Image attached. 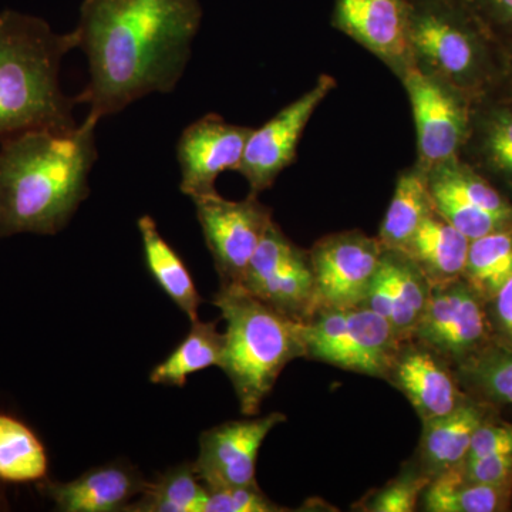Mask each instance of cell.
I'll return each instance as SVG.
<instances>
[{
    "label": "cell",
    "instance_id": "cell-2",
    "mask_svg": "<svg viewBox=\"0 0 512 512\" xmlns=\"http://www.w3.org/2000/svg\"><path fill=\"white\" fill-rule=\"evenodd\" d=\"M97 124L86 117L73 127L35 128L0 140V239L66 228L90 194Z\"/></svg>",
    "mask_w": 512,
    "mask_h": 512
},
{
    "label": "cell",
    "instance_id": "cell-14",
    "mask_svg": "<svg viewBox=\"0 0 512 512\" xmlns=\"http://www.w3.org/2000/svg\"><path fill=\"white\" fill-rule=\"evenodd\" d=\"M330 25L402 82L414 67L407 0H333Z\"/></svg>",
    "mask_w": 512,
    "mask_h": 512
},
{
    "label": "cell",
    "instance_id": "cell-20",
    "mask_svg": "<svg viewBox=\"0 0 512 512\" xmlns=\"http://www.w3.org/2000/svg\"><path fill=\"white\" fill-rule=\"evenodd\" d=\"M40 494L62 512H124L146 490L148 481L133 467L113 463L93 468L67 483L42 481Z\"/></svg>",
    "mask_w": 512,
    "mask_h": 512
},
{
    "label": "cell",
    "instance_id": "cell-21",
    "mask_svg": "<svg viewBox=\"0 0 512 512\" xmlns=\"http://www.w3.org/2000/svg\"><path fill=\"white\" fill-rule=\"evenodd\" d=\"M497 407L470 397L454 412L423 421L416 466L433 480L466 460L474 433Z\"/></svg>",
    "mask_w": 512,
    "mask_h": 512
},
{
    "label": "cell",
    "instance_id": "cell-27",
    "mask_svg": "<svg viewBox=\"0 0 512 512\" xmlns=\"http://www.w3.org/2000/svg\"><path fill=\"white\" fill-rule=\"evenodd\" d=\"M224 352V333L215 322H192L183 342L158 363L150 373V382L184 387L188 377L208 367H220Z\"/></svg>",
    "mask_w": 512,
    "mask_h": 512
},
{
    "label": "cell",
    "instance_id": "cell-10",
    "mask_svg": "<svg viewBox=\"0 0 512 512\" xmlns=\"http://www.w3.org/2000/svg\"><path fill=\"white\" fill-rule=\"evenodd\" d=\"M191 201L220 286L237 288L266 229L274 221V212L252 194L245 200L231 201L217 191Z\"/></svg>",
    "mask_w": 512,
    "mask_h": 512
},
{
    "label": "cell",
    "instance_id": "cell-23",
    "mask_svg": "<svg viewBox=\"0 0 512 512\" xmlns=\"http://www.w3.org/2000/svg\"><path fill=\"white\" fill-rule=\"evenodd\" d=\"M143 244L144 261L161 291L177 305V308L190 319L198 320L202 301L190 269L167 239L161 235L157 222L150 215H143L137 221Z\"/></svg>",
    "mask_w": 512,
    "mask_h": 512
},
{
    "label": "cell",
    "instance_id": "cell-17",
    "mask_svg": "<svg viewBox=\"0 0 512 512\" xmlns=\"http://www.w3.org/2000/svg\"><path fill=\"white\" fill-rule=\"evenodd\" d=\"M384 380L406 396L421 423L454 412L471 397L456 370L413 339L400 343Z\"/></svg>",
    "mask_w": 512,
    "mask_h": 512
},
{
    "label": "cell",
    "instance_id": "cell-16",
    "mask_svg": "<svg viewBox=\"0 0 512 512\" xmlns=\"http://www.w3.org/2000/svg\"><path fill=\"white\" fill-rule=\"evenodd\" d=\"M252 127L228 123L217 113H208L184 128L177 144L180 191L194 198L217 192L215 183L225 171H235Z\"/></svg>",
    "mask_w": 512,
    "mask_h": 512
},
{
    "label": "cell",
    "instance_id": "cell-35",
    "mask_svg": "<svg viewBox=\"0 0 512 512\" xmlns=\"http://www.w3.org/2000/svg\"><path fill=\"white\" fill-rule=\"evenodd\" d=\"M457 468L473 483L512 487V453L464 460Z\"/></svg>",
    "mask_w": 512,
    "mask_h": 512
},
{
    "label": "cell",
    "instance_id": "cell-24",
    "mask_svg": "<svg viewBox=\"0 0 512 512\" xmlns=\"http://www.w3.org/2000/svg\"><path fill=\"white\" fill-rule=\"evenodd\" d=\"M433 211L427 170L414 163L397 177L377 238L384 248L402 251Z\"/></svg>",
    "mask_w": 512,
    "mask_h": 512
},
{
    "label": "cell",
    "instance_id": "cell-33",
    "mask_svg": "<svg viewBox=\"0 0 512 512\" xmlns=\"http://www.w3.org/2000/svg\"><path fill=\"white\" fill-rule=\"evenodd\" d=\"M507 453H512V423L495 412L478 426L466 460Z\"/></svg>",
    "mask_w": 512,
    "mask_h": 512
},
{
    "label": "cell",
    "instance_id": "cell-32",
    "mask_svg": "<svg viewBox=\"0 0 512 512\" xmlns=\"http://www.w3.org/2000/svg\"><path fill=\"white\" fill-rule=\"evenodd\" d=\"M288 508L266 497L259 485L208 490L205 512H282Z\"/></svg>",
    "mask_w": 512,
    "mask_h": 512
},
{
    "label": "cell",
    "instance_id": "cell-8",
    "mask_svg": "<svg viewBox=\"0 0 512 512\" xmlns=\"http://www.w3.org/2000/svg\"><path fill=\"white\" fill-rule=\"evenodd\" d=\"M237 288L295 322H308L315 315L309 249L298 247L275 221L266 229Z\"/></svg>",
    "mask_w": 512,
    "mask_h": 512
},
{
    "label": "cell",
    "instance_id": "cell-37",
    "mask_svg": "<svg viewBox=\"0 0 512 512\" xmlns=\"http://www.w3.org/2000/svg\"><path fill=\"white\" fill-rule=\"evenodd\" d=\"M491 94H498V96L507 97V99L512 100V46L507 50V67H505L503 82Z\"/></svg>",
    "mask_w": 512,
    "mask_h": 512
},
{
    "label": "cell",
    "instance_id": "cell-29",
    "mask_svg": "<svg viewBox=\"0 0 512 512\" xmlns=\"http://www.w3.org/2000/svg\"><path fill=\"white\" fill-rule=\"evenodd\" d=\"M464 281L485 302L512 278V227L471 239Z\"/></svg>",
    "mask_w": 512,
    "mask_h": 512
},
{
    "label": "cell",
    "instance_id": "cell-11",
    "mask_svg": "<svg viewBox=\"0 0 512 512\" xmlns=\"http://www.w3.org/2000/svg\"><path fill=\"white\" fill-rule=\"evenodd\" d=\"M383 251L379 238L369 237L359 229L335 232L316 241L309 249L315 279V313L362 305Z\"/></svg>",
    "mask_w": 512,
    "mask_h": 512
},
{
    "label": "cell",
    "instance_id": "cell-18",
    "mask_svg": "<svg viewBox=\"0 0 512 512\" xmlns=\"http://www.w3.org/2000/svg\"><path fill=\"white\" fill-rule=\"evenodd\" d=\"M431 292L430 282L403 251L384 248L379 269L360 306L389 320L397 338L412 339Z\"/></svg>",
    "mask_w": 512,
    "mask_h": 512
},
{
    "label": "cell",
    "instance_id": "cell-5",
    "mask_svg": "<svg viewBox=\"0 0 512 512\" xmlns=\"http://www.w3.org/2000/svg\"><path fill=\"white\" fill-rule=\"evenodd\" d=\"M413 62L474 99L494 93L507 67L504 49L463 0H407Z\"/></svg>",
    "mask_w": 512,
    "mask_h": 512
},
{
    "label": "cell",
    "instance_id": "cell-12",
    "mask_svg": "<svg viewBox=\"0 0 512 512\" xmlns=\"http://www.w3.org/2000/svg\"><path fill=\"white\" fill-rule=\"evenodd\" d=\"M434 210L467 238L512 227V201L460 157L427 170Z\"/></svg>",
    "mask_w": 512,
    "mask_h": 512
},
{
    "label": "cell",
    "instance_id": "cell-26",
    "mask_svg": "<svg viewBox=\"0 0 512 512\" xmlns=\"http://www.w3.org/2000/svg\"><path fill=\"white\" fill-rule=\"evenodd\" d=\"M45 444L25 421L0 413V483L39 484L46 480Z\"/></svg>",
    "mask_w": 512,
    "mask_h": 512
},
{
    "label": "cell",
    "instance_id": "cell-28",
    "mask_svg": "<svg viewBox=\"0 0 512 512\" xmlns=\"http://www.w3.org/2000/svg\"><path fill=\"white\" fill-rule=\"evenodd\" d=\"M207 500L208 488L195 474L192 463H184L148 481L144 493L124 512H205Z\"/></svg>",
    "mask_w": 512,
    "mask_h": 512
},
{
    "label": "cell",
    "instance_id": "cell-19",
    "mask_svg": "<svg viewBox=\"0 0 512 512\" xmlns=\"http://www.w3.org/2000/svg\"><path fill=\"white\" fill-rule=\"evenodd\" d=\"M461 160L512 201V100L487 94L474 101Z\"/></svg>",
    "mask_w": 512,
    "mask_h": 512
},
{
    "label": "cell",
    "instance_id": "cell-15",
    "mask_svg": "<svg viewBox=\"0 0 512 512\" xmlns=\"http://www.w3.org/2000/svg\"><path fill=\"white\" fill-rule=\"evenodd\" d=\"M284 413L225 421L200 437V453L192 463L208 490L256 485V460L268 434L285 423Z\"/></svg>",
    "mask_w": 512,
    "mask_h": 512
},
{
    "label": "cell",
    "instance_id": "cell-3",
    "mask_svg": "<svg viewBox=\"0 0 512 512\" xmlns=\"http://www.w3.org/2000/svg\"><path fill=\"white\" fill-rule=\"evenodd\" d=\"M74 49V30L57 33L39 16L0 12V140L35 128L76 126V96L60 86L64 56Z\"/></svg>",
    "mask_w": 512,
    "mask_h": 512
},
{
    "label": "cell",
    "instance_id": "cell-30",
    "mask_svg": "<svg viewBox=\"0 0 512 512\" xmlns=\"http://www.w3.org/2000/svg\"><path fill=\"white\" fill-rule=\"evenodd\" d=\"M461 386L491 406H512V349L494 345L457 370Z\"/></svg>",
    "mask_w": 512,
    "mask_h": 512
},
{
    "label": "cell",
    "instance_id": "cell-36",
    "mask_svg": "<svg viewBox=\"0 0 512 512\" xmlns=\"http://www.w3.org/2000/svg\"><path fill=\"white\" fill-rule=\"evenodd\" d=\"M495 345L512 349V278L487 302Z\"/></svg>",
    "mask_w": 512,
    "mask_h": 512
},
{
    "label": "cell",
    "instance_id": "cell-9",
    "mask_svg": "<svg viewBox=\"0 0 512 512\" xmlns=\"http://www.w3.org/2000/svg\"><path fill=\"white\" fill-rule=\"evenodd\" d=\"M416 126V164L424 170L460 157L473 114V96L413 67L402 82Z\"/></svg>",
    "mask_w": 512,
    "mask_h": 512
},
{
    "label": "cell",
    "instance_id": "cell-34",
    "mask_svg": "<svg viewBox=\"0 0 512 512\" xmlns=\"http://www.w3.org/2000/svg\"><path fill=\"white\" fill-rule=\"evenodd\" d=\"M505 50L512 46V0H463Z\"/></svg>",
    "mask_w": 512,
    "mask_h": 512
},
{
    "label": "cell",
    "instance_id": "cell-22",
    "mask_svg": "<svg viewBox=\"0 0 512 512\" xmlns=\"http://www.w3.org/2000/svg\"><path fill=\"white\" fill-rule=\"evenodd\" d=\"M470 242L434 210L402 251L419 266L430 285L437 286L463 278Z\"/></svg>",
    "mask_w": 512,
    "mask_h": 512
},
{
    "label": "cell",
    "instance_id": "cell-7",
    "mask_svg": "<svg viewBox=\"0 0 512 512\" xmlns=\"http://www.w3.org/2000/svg\"><path fill=\"white\" fill-rule=\"evenodd\" d=\"M412 339L433 350L457 372L494 345L487 302L464 278L431 286L429 302Z\"/></svg>",
    "mask_w": 512,
    "mask_h": 512
},
{
    "label": "cell",
    "instance_id": "cell-38",
    "mask_svg": "<svg viewBox=\"0 0 512 512\" xmlns=\"http://www.w3.org/2000/svg\"><path fill=\"white\" fill-rule=\"evenodd\" d=\"M8 503H6L5 493H3L2 483H0V510H6Z\"/></svg>",
    "mask_w": 512,
    "mask_h": 512
},
{
    "label": "cell",
    "instance_id": "cell-25",
    "mask_svg": "<svg viewBox=\"0 0 512 512\" xmlns=\"http://www.w3.org/2000/svg\"><path fill=\"white\" fill-rule=\"evenodd\" d=\"M420 501L429 512H505L512 507V487L473 483L454 467L434 477Z\"/></svg>",
    "mask_w": 512,
    "mask_h": 512
},
{
    "label": "cell",
    "instance_id": "cell-4",
    "mask_svg": "<svg viewBox=\"0 0 512 512\" xmlns=\"http://www.w3.org/2000/svg\"><path fill=\"white\" fill-rule=\"evenodd\" d=\"M212 303L227 325L220 369L234 387L241 413L256 416L285 367L305 359L301 323L241 288L220 286Z\"/></svg>",
    "mask_w": 512,
    "mask_h": 512
},
{
    "label": "cell",
    "instance_id": "cell-1",
    "mask_svg": "<svg viewBox=\"0 0 512 512\" xmlns=\"http://www.w3.org/2000/svg\"><path fill=\"white\" fill-rule=\"evenodd\" d=\"M200 0H83L74 32L89 66L77 104L100 121L150 94L173 93L200 32Z\"/></svg>",
    "mask_w": 512,
    "mask_h": 512
},
{
    "label": "cell",
    "instance_id": "cell-13",
    "mask_svg": "<svg viewBox=\"0 0 512 512\" xmlns=\"http://www.w3.org/2000/svg\"><path fill=\"white\" fill-rule=\"evenodd\" d=\"M335 89L336 80L322 74L308 92L279 110L264 126L252 130L235 170L247 180L249 194L259 195L269 190L279 174L295 163L303 131Z\"/></svg>",
    "mask_w": 512,
    "mask_h": 512
},
{
    "label": "cell",
    "instance_id": "cell-31",
    "mask_svg": "<svg viewBox=\"0 0 512 512\" xmlns=\"http://www.w3.org/2000/svg\"><path fill=\"white\" fill-rule=\"evenodd\" d=\"M431 478L424 474L416 463L400 471L399 476L390 480L382 488L367 493L359 503L353 505L355 511L365 512H413L421 500Z\"/></svg>",
    "mask_w": 512,
    "mask_h": 512
},
{
    "label": "cell",
    "instance_id": "cell-6",
    "mask_svg": "<svg viewBox=\"0 0 512 512\" xmlns=\"http://www.w3.org/2000/svg\"><path fill=\"white\" fill-rule=\"evenodd\" d=\"M305 359L386 379L402 340L389 320L366 306L322 309L301 323Z\"/></svg>",
    "mask_w": 512,
    "mask_h": 512
}]
</instances>
